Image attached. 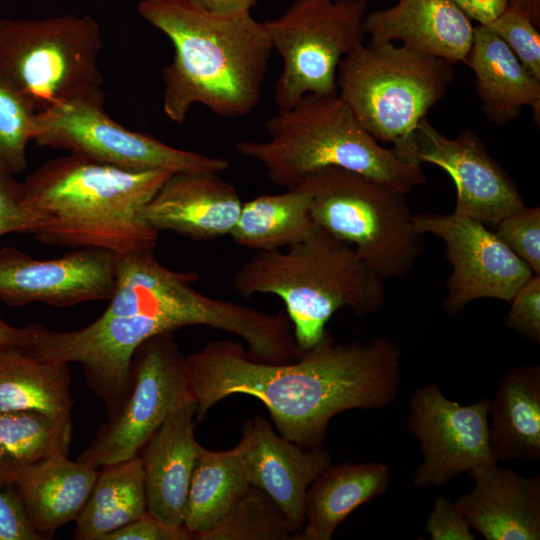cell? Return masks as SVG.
Returning a JSON list of instances; mask_svg holds the SVG:
<instances>
[{"label":"cell","instance_id":"8fae6325","mask_svg":"<svg viewBox=\"0 0 540 540\" xmlns=\"http://www.w3.org/2000/svg\"><path fill=\"white\" fill-rule=\"evenodd\" d=\"M103 103L104 97L84 98L36 112L33 141L128 170L193 173L229 168L224 159L178 149L124 128L106 114Z\"/></svg>","mask_w":540,"mask_h":540},{"label":"cell","instance_id":"7a4b0ae2","mask_svg":"<svg viewBox=\"0 0 540 540\" xmlns=\"http://www.w3.org/2000/svg\"><path fill=\"white\" fill-rule=\"evenodd\" d=\"M138 11L174 47L162 71L170 120L183 123L194 104L226 118L257 107L273 52L263 22L251 13H211L188 0H141Z\"/></svg>","mask_w":540,"mask_h":540},{"label":"cell","instance_id":"7402d4cb","mask_svg":"<svg viewBox=\"0 0 540 540\" xmlns=\"http://www.w3.org/2000/svg\"><path fill=\"white\" fill-rule=\"evenodd\" d=\"M465 63L474 72L476 91L487 119L505 125L531 106L540 116V79L532 75L508 45L482 25L474 26L473 41Z\"/></svg>","mask_w":540,"mask_h":540},{"label":"cell","instance_id":"5bb4252c","mask_svg":"<svg viewBox=\"0 0 540 540\" xmlns=\"http://www.w3.org/2000/svg\"><path fill=\"white\" fill-rule=\"evenodd\" d=\"M421 234H431L445 244L452 266L447 279L444 311L458 315L472 301L494 298L509 302L534 274L485 224L453 211L448 214H414Z\"/></svg>","mask_w":540,"mask_h":540},{"label":"cell","instance_id":"f1b7e54d","mask_svg":"<svg viewBox=\"0 0 540 540\" xmlns=\"http://www.w3.org/2000/svg\"><path fill=\"white\" fill-rule=\"evenodd\" d=\"M235 448L210 451L202 446L188 489L183 527L192 539L215 528L249 486Z\"/></svg>","mask_w":540,"mask_h":540},{"label":"cell","instance_id":"d6986e66","mask_svg":"<svg viewBox=\"0 0 540 540\" xmlns=\"http://www.w3.org/2000/svg\"><path fill=\"white\" fill-rule=\"evenodd\" d=\"M473 489L454 506L487 540L540 539V475L525 477L498 464L470 469Z\"/></svg>","mask_w":540,"mask_h":540},{"label":"cell","instance_id":"1f68e13d","mask_svg":"<svg viewBox=\"0 0 540 540\" xmlns=\"http://www.w3.org/2000/svg\"><path fill=\"white\" fill-rule=\"evenodd\" d=\"M35 111L0 78V173L16 175L27 167L26 148L33 141Z\"/></svg>","mask_w":540,"mask_h":540},{"label":"cell","instance_id":"603a6c76","mask_svg":"<svg viewBox=\"0 0 540 540\" xmlns=\"http://www.w3.org/2000/svg\"><path fill=\"white\" fill-rule=\"evenodd\" d=\"M97 469L68 457L51 458L22 469L14 478L34 530L51 539L56 530L76 519L97 477Z\"/></svg>","mask_w":540,"mask_h":540},{"label":"cell","instance_id":"52a82bcc","mask_svg":"<svg viewBox=\"0 0 540 540\" xmlns=\"http://www.w3.org/2000/svg\"><path fill=\"white\" fill-rule=\"evenodd\" d=\"M311 196L316 225L351 245L383 280L406 276L424 252L406 194L336 166L317 169L297 185Z\"/></svg>","mask_w":540,"mask_h":540},{"label":"cell","instance_id":"d4e9b609","mask_svg":"<svg viewBox=\"0 0 540 540\" xmlns=\"http://www.w3.org/2000/svg\"><path fill=\"white\" fill-rule=\"evenodd\" d=\"M389 481V469L382 463L331 464L307 489L305 525L296 539L330 540L357 507L385 493Z\"/></svg>","mask_w":540,"mask_h":540},{"label":"cell","instance_id":"7c38bea8","mask_svg":"<svg viewBox=\"0 0 540 540\" xmlns=\"http://www.w3.org/2000/svg\"><path fill=\"white\" fill-rule=\"evenodd\" d=\"M172 334L154 335L136 349L127 398L99 427L78 461L97 469L137 456L174 410L195 399L186 357Z\"/></svg>","mask_w":540,"mask_h":540},{"label":"cell","instance_id":"8992f818","mask_svg":"<svg viewBox=\"0 0 540 540\" xmlns=\"http://www.w3.org/2000/svg\"><path fill=\"white\" fill-rule=\"evenodd\" d=\"M197 272L165 267L153 249L117 254L115 283L103 316L142 315L165 333L188 326H209L239 336L247 355L258 362L282 364L299 353L285 311L269 314L232 301L209 297L192 285Z\"/></svg>","mask_w":540,"mask_h":540},{"label":"cell","instance_id":"4fadbf2b","mask_svg":"<svg viewBox=\"0 0 540 540\" xmlns=\"http://www.w3.org/2000/svg\"><path fill=\"white\" fill-rule=\"evenodd\" d=\"M392 149L406 162L442 168L456 187L454 211L486 226L494 227L526 207L512 178L490 156L473 130L464 129L455 138L446 137L424 117Z\"/></svg>","mask_w":540,"mask_h":540},{"label":"cell","instance_id":"9c48e42d","mask_svg":"<svg viewBox=\"0 0 540 540\" xmlns=\"http://www.w3.org/2000/svg\"><path fill=\"white\" fill-rule=\"evenodd\" d=\"M453 63L392 42L360 45L342 58L339 96L378 141H403L447 92Z\"/></svg>","mask_w":540,"mask_h":540},{"label":"cell","instance_id":"cb8c5ba5","mask_svg":"<svg viewBox=\"0 0 540 540\" xmlns=\"http://www.w3.org/2000/svg\"><path fill=\"white\" fill-rule=\"evenodd\" d=\"M489 415L494 459L540 460V365L516 366L500 378Z\"/></svg>","mask_w":540,"mask_h":540},{"label":"cell","instance_id":"836d02e7","mask_svg":"<svg viewBox=\"0 0 540 540\" xmlns=\"http://www.w3.org/2000/svg\"><path fill=\"white\" fill-rule=\"evenodd\" d=\"M493 231L534 275H540V207L526 206L500 220Z\"/></svg>","mask_w":540,"mask_h":540},{"label":"cell","instance_id":"ba28073f","mask_svg":"<svg viewBox=\"0 0 540 540\" xmlns=\"http://www.w3.org/2000/svg\"><path fill=\"white\" fill-rule=\"evenodd\" d=\"M101 30L91 15L0 20V78L34 109L104 97Z\"/></svg>","mask_w":540,"mask_h":540},{"label":"cell","instance_id":"f35d334b","mask_svg":"<svg viewBox=\"0 0 540 540\" xmlns=\"http://www.w3.org/2000/svg\"><path fill=\"white\" fill-rule=\"evenodd\" d=\"M191 534L182 527L166 525L150 513L107 534L103 540H191Z\"/></svg>","mask_w":540,"mask_h":540},{"label":"cell","instance_id":"277c9868","mask_svg":"<svg viewBox=\"0 0 540 540\" xmlns=\"http://www.w3.org/2000/svg\"><path fill=\"white\" fill-rule=\"evenodd\" d=\"M232 286L244 298L280 297L302 350L324 339L339 309L365 318L386 302L384 280L351 245L319 227L286 250L258 251L236 270Z\"/></svg>","mask_w":540,"mask_h":540},{"label":"cell","instance_id":"e0dca14e","mask_svg":"<svg viewBox=\"0 0 540 540\" xmlns=\"http://www.w3.org/2000/svg\"><path fill=\"white\" fill-rule=\"evenodd\" d=\"M234 448L247 481L270 496L298 535L306 520L307 489L331 465L329 452L298 446L260 416L245 422Z\"/></svg>","mask_w":540,"mask_h":540},{"label":"cell","instance_id":"60d3db41","mask_svg":"<svg viewBox=\"0 0 540 540\" xmlns=\"http://www.w3.org/2000/svg\"><path fill=\"white\" fill-rule=\"evenodd\" d=\"M202 9L216 14L250 13L258 0H188Z\"/></svg>","mask_w":540,"mask_h":540},{"label":"cell","instance_id":"5b68a950","mask_svg":"<svg viewBox=\"0 0 540 540\" xmlns=\"http://www.w3.org/2000/svg\"><path fill=\"white\" fill-rule=\"evenodd\" d=\"M265 141H240L236 149L260 163L269 180L286 190L311 172L336 166L408 194L426 183L421 165L383 147L357 120L338 92L307 93L265 123Z\"/></svg>","mask_w":540,"mask_h":540},{"label":"cell","instance_id":"e575fe53","mask_svg":"<svg viewBox=\"0 0 540 540\" xmlns=\"http://www.w3.org/2000/svg\"><path fill=\"white\" fill-rule=\"evenodd\" d=\"M41 226L42 219L24 199L22 181L0 173V237L8 233L34 235Z\"/></svg>","mask_w":540,"mask_h":540},{"label":"cell","instance_id":"d590c367","mask_svg":"<svg viewBox=\"0 0 540 540\" xmlns=\"http://www.w3.org/2000/svg\"><path fill=\"white\" fill-rule=\"evenodd\" d=\"M506 326L522 337L540 344V275H533L509 301Z\"/></svg>","mask_w":540,"mask_h":540},{"label":"cell","instance_id":"8d00e7d4","mask_svg":"<svg viewBox=\"0 0 540 540\" xmlns=\"http://www.w3.org/2000/svg\"><path fill=\"white\" fill-rule=\"evenodd\" d=\"M463 515L454 503L443 495H438L426 521L424 531L432 540H474Z\"/></svg>","mask_w":540,"mask_h":540},{"label":"cell","instance_id":"ac0fdd59","mask_svg":"<svg viewBox=\"0 0 540 540\" xmlns=\"http://www.w3.org/2000/svg\"><path fill=\"white\" fill-rule=\"evenodd\" d=\"M220 174L172 173L143 209L147 225L197 241L230 235L243 203Z\"/></svg>","mask_w":540,"mask_h":540},{"label":"cell","instance_id":"ab89813d","mask_svg":"<svg viewBox=\"0 0 540 540\" xmlns=\"http://www.w3.org/2000/svg\"><path fill=\"white\" fill-rule=\"evenodd\" d=\"M471 20L486 26L508 7V0H451Z\"/></svg>","mask_w":540,"mask_h":540},{"label":"cell","instance_id":"2e32d148","mask_svg":"<svg viewBox=\"0 0 540 540\" xmlns=\"http://www.w3.org/2000/svg\"><path fill=\"white\" fill-rule=\"evenodd\" d=\"M117 254L82 247L39 260L12 246L0 249V299L10 306L40 302L55 307L109 300Z\"/></svg>","mask_w":540,"mask_h":540},{"label":"cell","instance_id":"7bdbcfd3","mask_svg":"<svg viewBox=\"0 0 540 540\" xmlns=\"http://www.w3.org/2000/svg\"><path fill=\"white\" fill-rule=\"evenodd\" d=\"M508 6L524 13L540 27V0H508Z\"/></svg>","mask_w":540,"mask_h":540},{"label":"cell","instance_id":"f546056e","mask_svg":"<svg viewBox=\"0 0 540 540\" xmlns=\"http://www.w3.org/2000/svg\"><path fill=\"white\" fill-rule=\"evenodd\" d=\"M72 431L71 419L35 410L0 413V489L11 487L28 466L68 457Z\"/></svg>","mask_w":540,"mask_h":540},{"label":"cell","instance_id":"30bf717a","mask_svg":"<svg viewBox=\"0 0 540 540\" xmlns=\"http://www.w3.org/2000/svg\"><path fill=\"white\" fill-rule=\"evenodd\" d=\"M369 2L294 0L280 17L263 22L283 63L275 85L278 110L307 93L337 92L340 61L363 44Z\"/></svg>","mask_w":540,"mask_h":540},{"label":"cell","instance_id":"6da1fadb","mask_svg":"<svg viewBox=\"0 0 540 540\" xmlns=\"http://www.w3.org/2000/svg\"><path fill=\"white\" fill-rule=\"evenodd\" d=\"M401 356V348L383 336L338 344L328 333L282 364L255 361L231 340L211 341L186 357L195 421L227 396L245 394L265 405L281 436L304 449L321 448L338 413L383 409L396 399Z\"/></svg>","mask_w":540,"mask_h":540},{"label":"cell","instance_id":"484cf974","mask_svg":"<svg viewBox=\"0 0 540 540\" xmlns=\"http://www.w3.org/2000/svg\"><path fill=\"white\" fill-rule=\"evenodd\" d=\"M69 364L38 359L22 347L0 349V413L35 410L71 419Z\"/></svg>","mask_w":540,"mask_h":540},{"label":"cell","instance_id":"4dcf8cb0","mask_svg":"<svg viewBox=\"0 0 540 540\" xmlns=\"http://www.w3.org/2000/svg\"><path fill=\"white\" fill-rule=\"evenodd\" d=\"M296 535L270 496L249 484L223 520L196 540H288Z\"/></svg>","mask_w":540,"mask_h":540},{"label":"cell","instance_id":"b9f144b4","mask_svg":"<svg viewBox=\"0 0 540 540\" xmlns=\"http://www.w3.org/2000/svg\"><path fill=\"white\" fill-rule=\"evenodd\" d=\"M30 325L14 327L8 324L0 314V349L7 347H23L29 340Z\"/></svg>","mask_w":540,"mask_h":540},{"label":"cell","instance_id":"4316f807","mask_svg":"<svg viewBox=\"0 0 540 540\" xmlns=\"http://www.w3.org/2000/svg\"><path fill=\"white\" fill-rule=\"evenodd\" d=\"M147 511L144 473L139 455L103 466L75 519V540L103 538L139 519Z\"/></svg>","mask_w":540,"mask_h":540},{"label":"cell","instance_id":"83f0119b","mask_svg":"<svg viewBox=\"0 0 540 540\" xmlns=\"http://www.w3.org/2000/svg\"><path fill=\"white\" fill-rule=\"evenodd\" d=\"M317 228L311 213V196L296 186L243 203L230 236L243 247L266 251L287 248Z\"/></svg>","mask_w":540,"mask_h":540},{"label":"cell","instance_id":"44dd1931","mask_svg":"<svg viewBox=\"0 0 540 540\" xmlns=\"http://www.w3.org/2000/svg\"><path fill=\"white\" fill-rule=\"evenodd\" d=\"M363 26L372 42L400 41L453 64L465 63L474 34L471 19L451 0H397L367 12Z\"/></svg>","mask_w":540,"mask_h":540},{"label":"cell","instance_id":"d6a6232c","mask_svg":"<svg viewBox=\"0 0 540 540\" xmlns=\"http://www.w3.org/2000/svg\"><path fill=\"white\" fill-rule=\"evenodd\" d=\"M485 27L500 37L521 64L532 75L540 79L539 28L527 15L508 6L505 11Z\"/></svg>","mask_w":540,"mask_h":540},{"label":"cell","instance_id":"3957f363","mask_svg":"<svg viewBox=\"0 0 540 540\" xmlns=\"http://www.w3.org/2000/svg\"><path fill=\"white\" fill-rule=\"evenodd\" d=\"M171 174L75 153L49 160L22 181L27 205L42 219L33 236L50 246L116 254L154 249L159 232L147 225L143 209Z\"/></svg>","mask_w":540,"mask_h":540},{"label":"cell","instance_id":"ffe728a7","mask_svg":"<svg viewBox=\"0 0 540 540\" xmlns=\"http://www.w3.org/2000/svg\"><path fill=\"white\" fill-rule=\"evenodd\" d=\"M197 404L174 410L139 452L147 511L166 525L182 527L190 480L200 444L194 436Z\"/></svg>","mask_w":540,"mask_h":540},{"label":"cell","instance_id":"9a60e30c","mask_svg":"<svg viewBox=\"0 0 540 540\" xmlns=\"http://www.w3.org/2000/svg\"><path fill=\"white\" fill-rule=\"evenodd\" d=\"M490 405L488 398L461 405L436 383L413 392L406 428L419 440L423 458L413 476L415 488L443 485L475 466L498 464L489 441Z\"/></svg>","mask_w":540,"mask_h":540},{"label":"cell","instance_id":"74e56055","mask_svg":"<svg viewBox=\"0 0 540 540\" xmlns=\"http://www.w3.org/2000/svg\"><path fill=\"white\" fill-rule=\"evenodd\" d=\"M0 540H43L32 527L13 486L0 489Z\"/></svg>","mask_w":540,"mask_h":540}]
</instances>
